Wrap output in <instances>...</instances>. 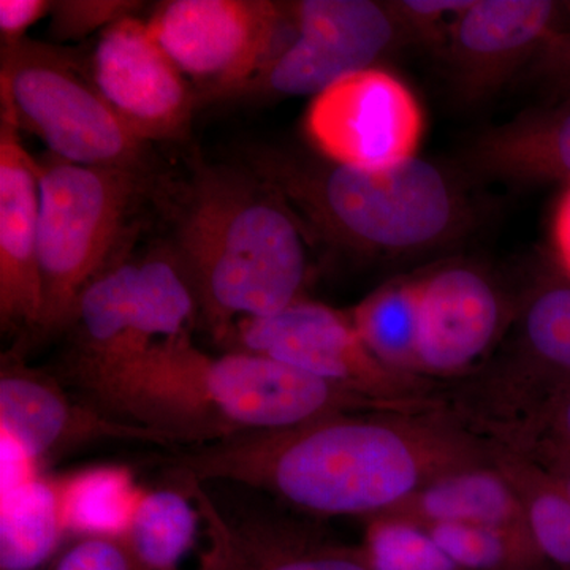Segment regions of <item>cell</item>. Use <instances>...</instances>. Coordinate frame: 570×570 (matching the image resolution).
Returning <instances> with one entry per match:
<instances>
[{"label":"cell","mask_w":570,"mask_h":570,"mask_svg":"<svg viewBox=\"0 0 570 570\" xmlns=\"http://www.w3.org/2000/svg\"><path fill=\"white\" fill-rule=\"evenodd\" d=\"M491 456L493 441L448 401L419 411L344 412L184 448L170 464L202 483L262 491L307 515L370 521L442 472Z\"/></svg>","instance_id":"1"},{"label":"cell","mask_w":570,"mask_h":570,"mask_svg":"<svg viewBox=\"0 0 570 570\" xmlns=\"http://www.w3.org/2000/svg\"><path fill=\"white\" fill-rule=\"evenodd\" d=\"M85 393L112 417L186 448L344 412L415 411L355 395L268 356L206 354L190 333L153 344Z\"/></svg>","instance_id":"2"},{"label":"cell","mask_w":570,"mask_h":570,"mask_svg":"<svg viewBox=\"0 0 570 570\" xmlns=\"http://www.w3.org/2000/svg\"><path fill=\"white\" fill-rule=\"evenodd\" d=\"M174 253L217 343L245 318L273 316L309 279L307 230L249 167L198 165L183 195Z\"/></svg>","instance_id":"3"},{"label":"cell","mask_w":570,"mask_h":570,"mask_svg":"<svg viewBox=\"0 0 570 570\" xmlns=\"http://www.w3.org/2000/svg\"><path fill=\"white\" fill-rule=\"evenodd\" d=\"M247 167L283 195L306 230L367 257L425 253L464 223L459 187L417 157L385 170H360L265 148L249 154Z\"/></svg>","instance_id":"4"},{"label":"cell","mask_w":570,"mask_h":570,"mask_svg":"<svg viewBox=\"0 0 570 570\" xmlns=\"http://www.w3.org/2000/svg\"><path fill=\"white\" fill-rule=\"evenodd\" d=\"M40 168V336L69 328L86 287L121 254L145 170L86 167L48 153Z\"/></svg>","instance_id":"5"},{"label":"cell","mask_w":570,"mask_h":570,"mask_svg":"<svg viewBox=\"0 0 570 570\" xmlns=\"http://www.w3.org/2000/svg\"><path fill=\"white\" fill-rule=\"evenodd\" d=\"M0 121L36 135L51 156L145 170L146 142L126 129L75 56L31 39L0 50Z\"/></svg>","instance_id":"6"},{"label":"cell","mask_w":570,"mask_h":570,"mask_svg":"<svg viewBox=\"0 0 570 570\" xmlns=\"http://www.w3.org/2000/svg\"><path fill=\"white\" fill-rule=\"evenodd\" d=\"M225 346L268 356L355 395L404 407L445 403L438 382L397 373L379 362L356 333L348 313L299 299L273 316L245 318Z\"/></svg>","instance_id":"7"},{"label":"cell","mask_w":570,"mask_h":570,"mask_svg":"<svg viewBox=\"0 0 570 570\" xmlns=\"http://www.w3.org/2000/svg\"><path fill=\"white\" fill-rule=\"evenodd\" d=\"M146 22L204 102L242 97L291 28L285 3L268 0H168Z\"/></svg>","instance_id":"8"},{"label":"cell","mask_w":570,"mask_h":570,"mask_svg":"<svg viewBox=\"0 0 570 570\" xmlns=\"http://www.w3.org/2000/svg\"><path fill=\"white\" fill-rule=\"evenodd\" d=\"M285 7L294 36L245 97H316L341 78L374 67L406 37L390 2L302 0Z\"/></svg>","instance_id":"9"},{"label":"cell","mask_w":570,"mask_h":570,"mask_svg":"<svg viewBox=\"0 0 570 570\" xmlns=\"http://www.w3.org/2000/svg\"><path fill=\"white\" fill-rule=\"evenodd\" d=\"M303 129L317 156L330 163L385 170L415 159L425 116L406 82L370 67L313 97Z\"/></svg>","instance_id":"10"},{"label":"cell","mask_w":570,"mask_h":570,"mask_svg":"<svg viewBox=\"0 0 570 570\" xmlns=\"http://www.w3.org/2000/svg\"><path fill=\"white\" fill-rule=\"evenodd\" d=\"M513 324L508 360L483 377L482 409L464 415L480 431L523 425L570 387V281L557 269L540 276L521 298Z\"/></svg>","instance_id":"11"},{"label":"cell","mask_w":570,"mask_h":570,"mask_svg":"<svg viewBox=\"0 0 570 570\" xmlns=\"http://www.w3.org/2000/svg\"><path fill=\"white\" fill-rule=\"evenodd\" d=\"M89 77L105 102L138 140L183 141L197 96L186 75L160 47L148 22L126 18L100 32Z\"/></svg>","instance_id":"12"},{"label":"cell","mask_w":570,"mask_h":570,"mask_svg":"<svg viewBox=\"0 0 570 570\" xmlns=\"http://www.w3.org/2000/svg\"><path fill=\"white\" fill-rule=\"evenodd\" d=\"M513 318L501 288L474 266L420 277V374L441 381L478 373Z\"/></svg>","instance_id":"13"},{"label":"cell","mask_w":570,"mask_h":570,"mask_svg":"<svg viewBox=\"0 0 570 570\" xmlns=\"http://www.w3.org/2000/svg\"><path fill=\"white\" fill-rule=\"evenodd\" d=\"M0 430L24 445L40 464L104 441L174 445L149 428L112 417L89 401H75L55 377L3 354L0 365Z\"/></svg>","instance_id":"14"},{"label":"cell","mask_w":570,"mask_h":570,"mask_svg":"<svg viewBox=\"0 0 570 570\" xmlns=\"http://www.w3.org/2000/svg\"><path fill=\"white\" fill-rule=\"evenodd\" d=\"M561 10L550 0H474L442 43L461 99H489L531 58H539L560 31Z\"/></svg>","instance_id":"15"},{"label":"cell","mask_w":570,"mask_h":570,"mask_svg":"<svg viewBox=\"0 0 570 570\" xmlns=\"http://www.w3.org/2000/svg\"><path fill=\"white\" fill-rule=\"evenodd\" d=\"M40 168L20 132L0 121V324L39 330L43 294L39 257Z\"/></svg>","instance_id":"16"},{"label":"cell","mask_w":570,"mask_h":570,"mask_svg":"<svg viewBox=\"0 0 570 570\" xmlns=\"http://www.w3.org/2000/svg\"><path fill=\"white\" fill-rule=\"evenodd\" d=\"M174 483L146 490L124 542L137 570H225L227 517L204 483L175 472Z\"/></svg>","instance_id":"17"},{"label":"cell","mask_w":570,"mask_h":570,"mask_svg":"<svg viewBox=\"0 0 570 570\" xmlns=\"http://www.w3.org/2000/svg\"><path fill=\"white\" fill-rule=\"evenodd\" d=\"M385 517L409 521L420 528L524 524L517 491L493 456L442 472Z\"/></svg>","instance_id":"18"},{"label":"cell","mask_w":570,"mask_h":570,"mask_svg":"<svg viewBox=\"0 0 570 570\" xmlns=\"http://www.w3.org/2000/svg\"><path fill=\"white\" fill-rule=\"evenodd\" d=\"M469 165L480 175L519 184H570V99L527 112L475 141Z\"/></svg>","instance_id":"19"},{"label":"cell","mask_w":570,"mask_h":570,"mask_svg":"<svg viewBox=\"0 0 570 570\" xmlns=\"http://www.w3.org/2000/svg\"><path fill=\"white\" fill-rule=\"evenodd\" d=\"M227 523L225 570H373L362 546L337 542L303 521L254 513Z\"/></svg>","instance_id":"20"},{"label":"cell","mask_w":570,"mask_h":570,"mask_svg":"<svg viewBox=\"0 0 570 570\" xmlns=\"http://www.w3.org/2000/svg\"><path fill=\"white\" fill-rule=\"evenodd\" d=\"M52 480L63 528L73 539H122L146 491L129 468L118 464L85 468Z\"/></svg>","instance_id":"21"},{"label":"cell","mask_w":570,"mask_h":570,"mask_svg":"<svg viewBox=\"0 0 570 570\" xmlns=\"http://www.w3.org/2000/svg\"><path fill=\"white\" fill-rule=\"evenodd\" d=\"M66 538L52 475L0 493V570H48Z\"/></svg>","instance_id":"22"},{"label":"cell","mask_w":570,"mask_h":570,"mask_svg":"<svg viewBox=\"0 0 570 570\" xmlns=\"http://www.w3.org/2000/svg\"><path fill=\"white\" fill-rule=\"evenodd\" d=\"M197 314L193 287L174 250H153L137 261L135 356L159 341L193 332Z\"/></svg>","instance_id":"23"},{"label":"cell","mask_w":570,"mask_h":570,"mask_svg":"<svg viewBox=\"0 0 570 570\" xmlns=\"http://www.w3.org/2000/svg\"><path fill=\"white\" fill-rule=\"evenodd\" d=\"M493 441V439H491ZM493 459L520 499L524 527L553 570H570V501L527 453L493 441Z\"/></svg>","instance_id":"24"},{"label":"cell","mask_w":570,"mask_h":570,"mask_svg":"<svg viewBox=\"0 0 570 570\" xmlns=\"http://www.w3.org/2000/svg\"><path fill=\"white\" fill-rule=\"evenodd\" d=\"M348 316L363 344L379 362L397 373L422 376L419 366L420 277L382 285L362 299Z\"/></svg>","instance_id":"25"},{"label":"cell","mask_w":570,"mask_h":570,"mask_svg":"<svg viewBox=\"0 0 570 570\" xmlns=\"http://www.w3.org/2000/svg\"><path fill=\"white\" fill-rule=\"evenodd\" d=\"M423 530L452 560L469 570H553L543 560L524 524H442Z\"/></svg>","instance_id":"26"},{"label":"cell","mask_w":570,"mask_h":570,"mask_svg":"<svg viewBox=\"0 0 570 570\" xmlns=\"http://www.w3.org/2000/svg\"><path fill=\"white\" fill-rule=\"evenodd\" d=\"M362 547L373 570H469L423 528L393 517L366 521Z\"/></svg>","instance_id":"27"},{"label":"cell","mask_w":570,"mask_h":570,"mask_svg":"<svg viewBox=\"0 0 570 570\" xmlns=\"http://www.w3.org/2000/svg\"><path fill=\"white\" fill-rule=\"evenodd\" d=\"M141 6L132 0H59L51 6V36L58 40L85 39L134 17Z\"/></svg>","instance_id":"28"},{"label":"cell","mask_w":570,"mask_h":570,"mask_svg":"<svg viewBox=\"0 0 570 570\" xmlns=\"http://www.w3.org/2000/svg\"><path fill=\"white\" fill-rule=\"evenodd\" d=\"M474 0H397L390 2L406 37L442 47L450 29Z\"/></svg>","instance_id":"29"},{"label":"cell","mask_w":570,"mask_h":570,"mask_svg":"<svg viewBox=\"0 0 570 570\" xmlns=\"http://www.w3.org/2000/svg\"><path fill=\"white\" fill-rule=\"evenodd\" d=\"M48 570H137L119 538H77L63 547Z\"/></svg>","instance_id":"30"},{"label":"cell","mask_w":570,"mask_h":570,"mask_svg":"<svg viewBox=\"0 0 570 570\" xmlns=\"http://www.w3.org/2000/svg\"><path fill=\"white\" fill-rule=\"evenodd\" d=\"M530 455L570 501V449L546 434H508L493 439Z\"/></svg>","instance_id":"31"},{"label":"cell","mask_w":570,"mask_h":570,"mask_svg":"<svg viewBox=\"0 0 570 570\" xmlns=\"http://www.w3.org/2000/svg\"><path fill=\"white\" fill-rule=\"evenodd\" d=\"M499 436L508 434L538 433L557 439L570 449V387L562 389L535 412L534 417L523 425L498 431Z\"/></svg>","instance_id":"32"},{"label":"cell","mask_w":570,"mask_h":570,"mask_svg":"<svg viewBox=\"0 0 570 570\" xmlns=\"http://www.w3.org/2000/svg\"><path fill=\"white\" fill-rule=\"evenodd\" d=\"M0 493L20 489L43 474L36 456L6 430H0Z\"/></svg>","instance_id":"33"},{"label":"cell","mask_w":570,"mask_h":570,"mask_svg":"<svg viewBox=\"0 0 570 570\" xmlns=\"http://www.w3.org/2000/svg\"><path fill=\"white\" fill-rule=\"evenodd\" d=\"M52 2L47 0H0V37L2 45L18 43L28 39L26 32L45 14L50 13Z\"/></svg>","instance_id":"34"},{"label":"cell","mask_w":570,"mask_h":570,"mask_svg":"<svg viewBox=\"0 0 570 570\" xmlns=\"http://www.w3.org/2000/svg\"><path fill=\"white\" fill-rule=\"evenodd\" d=\"M554 269L570 281V184L562 193L551 219Z\"/></svg>","instance_id":"35"},{"label":"cell","mask_w":570,"mask_h":570,"mask_svg":"<svg viewBox=\"0 0 570 570\" xmlns=\"http://www.w3.org/2000/svg\"><path fill=\"white\" fill-rule=\"evenodd\" d=\"M539 69L550 78L551 82L560 86L570 96V58H549L540 56Z\"/></svg>","instance_id":"36"},{"label":"cell","mask_w":570,"mask_h":570,"mask_svg":"<svg viewBox=\"0 0 570 570\" xmlns=\"http://www.w3.org/2000/svg\"><path fill=\"white\" fill-rule=\"evenodd\" d=\"M566 10L570 14V3H566ZM540 56H549V58H570V28L569 31H558L553 39L547 45L546 50ZM539 56V58H540Z\"/></svg>","instance_id":"37"}]
</instances>
